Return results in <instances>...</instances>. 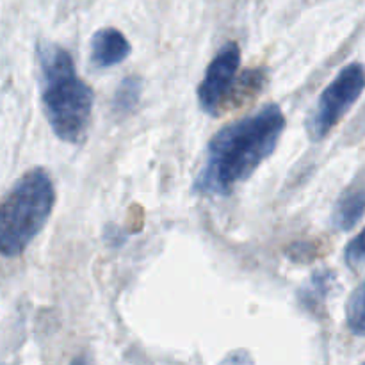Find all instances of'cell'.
I'll return each mask as SVG.
<instances>
[{
	"label": "cell",
	"instance_id": "cell-1",
	"mask_svg": "<svg viewBox=\"0 0 365 365\" xmlns=\"http://www.w3.org/2000/svg\"><path fill=\"white\" fill-rule=\"evenodd\" d=\"M285 125L280 107L269 103L217 130L207 146L195 191L202 196L230 195L277 150Z\"/></svg>",
	"mask_w": 365,
	"mask_h": 365
},
{
	"label": "cell",
	"instance_id": "cell-2",
	"mask_svg": "<svg viewBox=\"0 0 365 365\" xmlns=\"http://www.w3.org/2000/svg\"><path fill=\"white\" fill-rule=\"evenodd\" d=\"M39 95L53 134L66 143L86 138L93 113V89L75 70L70 53L53 43H38Z\"/></svg>",
	"mask_w": 365,
	"mask_h": 365
},
{
	"label": "cell",
	"instance_id": "cell-3",
	"mask_svg": "<svg viewBox=\"0 0 365 365\" xmlns=\"http://www.w3.org/2000/svg\"><path fill=\"white\" fill-rule=\"evenodd\" d=\"M56 203V189L43 168L27 171L0 200V255L18 257L46 225Z\"/></svg>",
	"mask_w": 365,
	"mask_h": 365
},
{
	"label": "cell",
	"instance_id": "cell-4",
	"mask_svg": "<svg viewBox=\"0 0 365 365\" xmlns=\"http://www.w3.org/2000/svg\"><path fill=\"white\" fill-rule=\"evenodd\" d=\"M365 89V68L360 63H351L339 71L337 77L327 86L307 120V132L312 141L327 138L335 125L344 118L360 98Z\"/></svg>",
	"mask_w": 365,
	"mask_h": 365
},
{
	"label": "cell",
	"instance_id": "cell-5",
	"mask_svg": "<svg viewBox=\"0 0 365 365\" xmlns=\"http://www.w3.org/2000/svg\"><path fill=\"white\" fill-rule=\"evenodd\" d=\"M241 66V48L235 41L221 46L210 61L202 84L198 88L200 107L210 116H220L227 106L235 86V77Z\"/></svg>",
	"mask_w": 365,
	"mask_h": 365
},
{
	"label": "cell",
	"instance_id": "cell-6",
	"mask_svg": "<svg viewBox=\"0 0 365 365\" xmlns=\"http://www.w3.org/2000/svg\"><path fill=\"white\" fill-rule=\"evenodd\" d=\"M365 212V171L359 175L337 198L331 212L335 230L348 232L356 227Z\"/></svg>",
	"mask_w": 365,
	"mask_h": 365
},
{
	"label": "cell",
	"instance_id": "cell-7",
	"mask_svg": "<svg viewBox=\"0 0 365 365\" xmlns=\"http://www.w3.org/2000/svg\"><path fill=\"white\" fill-rule=\"evenodd\" d=\"M130 43L114 27L100 29L91 38V63L96 68L116 66L130 56Z\"/></svg>",
	"mask_w": 365,
	"mask_h": 365
},
{
	"label": "cell",
	"instance_id": "cell-8",
	"mask_svg": "<svg viewBox=\"0 0 365 365\" xmlns=\"http://www.w3.org/2000/svg\"><path fill=\"white\" fill-rule=\"evenodd\" d=\"M335 285V273L330 269H321L312 274L307 287L299 291V302L310 312H323L324 302L330 296Z\"/></svg>",
	"mask_w": 365,
	"mask_h": 365
},
{
	"label": "cell",
	"instance_id": "cell-9",
	"mask_svg": "<svg viewBox=\"0 0 365 365\" xmlns=\"http://www.w3.org/2000/svg\"><path fill=\"white\" fill-rule=\"evenodd\" d=\"M143 95V81L135 75L123 78L113 98V110L116 114H128L138 107Z\"/></svg>",
	"mask_w": 365,
	"mask_h": 365
},
{
	"label": "cell",
	"instance_id": "cell-10",
	"mask_svg": "<svg viewBox=\"0 0 365 365\" xmlns=\"http://www.w3.org/2000/svg\"><path fill=\"white\" fill-rule=\"evenodd\" d=\"M346 319L353 334L365 337V280L349 298L348 307H346Z\"/></svg>",
	"mask_w": 365,
	"mask_h": 365
},
{
	"label": "cell",
	"instance_id": "cell-11",
	"mask_svg": "<svg viewBox=\"0 0 365 365\" xmlns=\"http://www.w3.org/2000/svg\"><path fill=\"white\" fill-rule=\"evenodd\" d=\"M344 262L349 269H359L365 264V228L344 250Z\"/></svg>",
	"mask_w": 365,
	"mask_h": 365
},
{
	"label": "cell",
	"instance_id": "cell-12",
	"mask_svg": "<svg viewBox=\"0 0 365 365\" xmlns=\"http://www.w3.org/2000/svg\"><path fill=\"white\" fill-rule=\"evenodd\" d=\"M221 365H253L252 359L248 356V353L245 351H237V353H232L230 356L221 362Z\"/></svg>",
	"mask_w": 365,
	"mask_h": 365
},
{
	"label": "cell",
	"instance_id": "cell-13",
	"mask_svg": "<svg viewBox=\"0 0 365 365\" xmlns=\"http://www.w3.org/2000/svg\"><path fill=\"white\" fill-rule=\"evenodd\" d=\"M71 365H88V360H86V356H78L71 362Z\"/></svg>",
	"mask_w": 365,
	"mask_h": 365
},
{
	"label": "cell",
	"instance_id": "cell-14",
	"mask_svg": "<svg viewBox=\"0 0 365 365\" xmlns=\"http://www.w3.org/2000/svg\"><path fill=\"white\" fill-rule=\"evenodd\" d=\"M362 365H365V362H364V364H362Z\"/></svg>",
	"mask_w": 365,
	"mask_h": 365
}]
</instances>
